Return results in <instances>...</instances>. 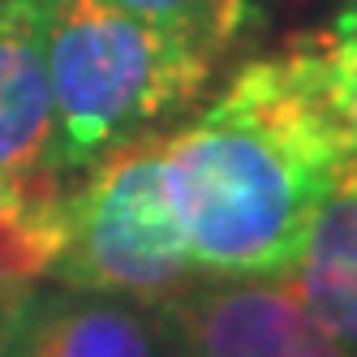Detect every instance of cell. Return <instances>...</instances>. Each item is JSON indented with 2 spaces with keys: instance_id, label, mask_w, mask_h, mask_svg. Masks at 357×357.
Returning <instances> with one entry per match:
<instances>
[{
  "instance_id": "cell-4",
  "label": "cell",
  "mask_w": 357,
  "mask_h": 357,
  "mask_svg": "<svg viewBox=\"0 0 357 357\" xmlns=\"http://www.w3.org/2000/svg\"><path fill=\"white\" fill-rule=\"evenodd\" d=\"M160 310L181 357H357L284 280L190 284Z\"/></svg>"
},
{
  "instance_id": "cell-11",
  "label": "cell",
  "mask_w": 357,
  "mask_h": 357,
  "mask_svg": "<svg viewBox=\"0 0 357 357\" xmlns=\"http://www.w3.org/2000/svg\"><path fill=\"white\" fill-rule=\"evenodd\" d=\"M323 35L336 39V43H353V47H357V0H344L340 13H336V22H331Z\"/></svg>"
},
{
  "instance_id": "cell-10",
  "label": "cell",
  "mask_w": 357,
  "mask_h": 357,
  "mask_svg": "<svg viewBox=\"0 0 357 357\" xmlns=\"http://www.w3.org/2000/svg\"><path fill=\"white\" fill-rule=\"evenodd\" d=\"M314 52H319V73H323V91L331 116L340 121L349 155H357V47L353 43H336L327 35H314Z\"/></svg>"
},
{
  "instance_id": "cell-1",
  "label": "cell",
  "mask_w": 357,
  "mask_h": 357,
  "mask_svg": "<svg viewBox=\"0 0 357 357\" xmlns=\"http://www.w3.org/2000/svg\"><path fill=\"white\" fill-rule=\"evenodd\" d=\"M349 160L314 43L250 61L220 99L164 134L168 190L202 280H284Z\"/></svg>"
},
{
  "instance_id": "cell-9",
  "label": "cell",
  "mask_w": 357,
  "mask_h": 357,
  "mask_svg": "<svg viewBox=\"0 0 357 357\" xmlns=\"http://www.w3.org/2000/svg\"><path fill=\"white\" fill-rule=\"evenodd\" d=\"M146 22H160L168 31H181L224 56L241 39V31L254 17V0H112Z\"/></svg>"
},
{
  "instance_id": "cell-7",
  "label": "cell",
  "mask_w": 357,
  "mask_h": 357,
  "mask_svg": "<svg viewBox=\"0 0 357 357\" xmlns=\"http://www.w3.org/2000/svg\"><path fill=\"white\" fill-rule=\"evenodd\" d=\"M284 284L344 349L357 353V155L344 160L314 207Z\"/></svg>"
},
{
  "instance_id": "cell-2",
  "label": "cell",
  "mask_w": 357,
  "mask_h": 357,
  "mask_svg": "<svg viewBox=\"0 0 357 357\" xmlns=\"http://www.w3.org/2000/svg\"><path fill=\"white\" fill-rule=\"evenodd\" d=\"M220 56L198 39L112 0H47V82L56 168L82 172L104 151L185 112Z\"/></svg>"
},
{
  "instance_id": "cell-5",
  "label": "cell",
  "mask_w": 357,
  "mask_h": 357,
  "mask_svg": "<svg viewBox=\"0 0 357 357\" xmlns=\"http://www.w3.org/2000/svg\"><path fill=\"white\" fill-rule=\"evenodd\" d=\"M0 357H176V344L155 305L65 284L0 305Z\"/></svg>"
},
{
  "instance_id": "cell-6",
  "label": "cell",
  "mask_w": 357,
  "mask_h": 357,
  "mask_svg": "<svg viewBox=\"0 0 357 357\" xmlns=\"http://www.w3.org/2000/svg\"><path fill=\"white\" fill-rule=\"evenodd\" d=\"M61 176L47 0H0V181Z\"/></svg>"
},
{
  "instance_id": "cell-3",
  "label": "cell",
  "mask_w": 357,
  "mask_h": 357,
  "mask_svg": "<svg viewBox=\"0 0 357 357\" xmlns=\"http://www.w3.org/2000/svg\"><path fill=\"white\" fill-rule=\"evenodd\" d=\"M52 275L69 289L168 305L198 267L164 168V134H138L104 151L65 207V245Z\"/></svg>"
},
{
  "instance_id": "cell-12",
  "label": "cell",
  "mask_w": 357,
  "mask_h": 357,
  "mask_svg": "<svg viewBox=\"0 0 357 357\" xmlns=\"http://www.w3.org/2000/svg\"><path fill=\"white\" fill-rule=\"evenodd\" d=\"M176 357H181V353H176Z\"/></svg>"
},
{
  "instance_id": "cell-8",
  "label": "cell",
  "mask_w": 357,
  "mask_h": 357,
  "mask_svg": "<svg viewBox=\"0 0 357 357\" xmlns=\"http://www.w3.org/2000/svg\"><path fill=\"white\" fill-rule=\"evenodd\" d=\"M69 194L61 176L0 181V305L56 267Z\"/></svg>"
}]
</instances>
